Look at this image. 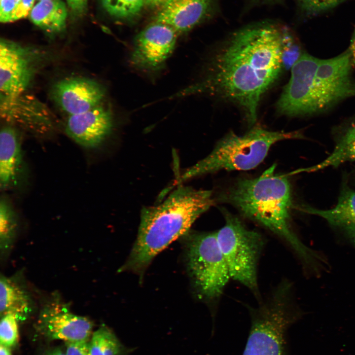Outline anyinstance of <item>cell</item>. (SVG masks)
<instances>
[{"label": "cell", "instance_id": "1", "mask_svg": "<svg viewBox=\"0 0 355 355\" xmlns=\"http://www.w3.org/2000/svg\"><path fill=\"white\" fill-rule=\"evenodd\" d=\"M282 28L259 24L234 33L217 52L208 77L184 94L209 92L236 103L253 125L262 95L283 69Z\"/></svg>", "mask_w": 355, "mask_h": 355}, {"label": "cell", "instance_id": "2", "mask_svg": "<svg viewBox=\"0 0 355 355\" xmlns=\"http://www.w3.org/2000/svg\"><path fill=\"white\" fill-rule=\"evenodd\" d=\"M275 169L274 164L257 178L237 180L219 199L281 238L305 266L317 271L325 260L293 232L290 224V211L293 205L290 184L287 176L277 174Z\"/></svg>", "mask_w": 355, "mask_h": 355}, {"label": "cell", "instance_id": "3", "mask_svg": "<svg viewBox=\"0 0 355 355\" xmlns=\"http://www.w3.org/2000/svg\"><path fill=\"white\" fill-rule=\"evenodd\" d=\"M214 203L212 191L179 185L160 204L143 208L136 240L121 271L142 272Z\"/></svg>", "mask_w": 355, "mask_h": 355}, {"label": "cell", "instance_id": "4", "mask_svg": "<svg viewBox=\"0 0 355 355\" xmlns=\"http://www.w3.org/2000/svg\"><path fill=\"white\" fill-rule=\"evenodd\" d=\"M300 131L284 132L255 126L243 135H226L206 157L186 169L176 178L178 185L189 179L219 171L249 170L259 165L271 146L287 139L302 138Z\"/></svg>", "mask_w": 355, "mask_h": 355}, {"label": "cell", "instance_id": "5", "mask_svg": "<svg viewBox=\"0 0 355 355\" xmlns=\"http://www.w3.org/2000/svg\"><path fill=\"white\" fill-rule=\"evenodd\" d=\"M291 284L282 282L268 299L250 308V328L243 355H286V333L299 318Z\"/></svg>", "mask_w": 355, "mask_h": 355}, {"label": "cell", "instance_id": "6", "mask_svg": "<svg viewBox=\"0 0 355 355\" xmlns=\"http://www.w3.org/2000/svg\"><path fill=\"white\" fill-rule=\"evenodd\" d=\"M225 223L217 232L218 245L227 265L231 279L259 297L257 268L264 245L257 231L248 229L236 216L225 209Z\"/></svg>", "mask_w": 355, "mask_h": 355}, {"label": "cell", "instance_id": "7", "mask_svg": "<svg viewBox=\"0 0 355 355\" xmlns=\"http://www.w3.org/2000/svg\"><path fill=\"white\" fill-rule=\"evenodd\" d=\"M186 253L188 271L198 296L209 302L217 300L231 278L216 232L191 234Z\"/></svg>", "mask_w": 355, "mask_h": 355}, {"label": "cell", "instance_id": "8", "mask_svg": "<svg viewBox=\"0 0 355 355\" xmlns=\"http://www.w3.org/2000/svg\"><path fill=\"white\" fill-rule=\"evenodd\" d=\"M352 68L348 49L335 57L320 59L312 84L316 113L328 109L344 99L355 96Z\"/></svg>", "mask_w": 355, "mask_h": 355}, {"label": "cell", "instance_id": "9", "mask_svg": "<svg viewBox=\"0 0 355 355\" xmlns=\"http://www.w3.org/2000/svg\"><path fill=\"white\" fill-rule=\"evenodd\" d=\"M41 59L38 51L1 39L0 94L16 95L24 93L34 78Z\"/></svg>", "mask_w": 355, "mask_h": 355}, {"label": "cell", "instance_id": "10", "mask_svg": "<svg viewBox=\"0 0 355 355\" xmlns=\"http://www.w3.org/2000/svg\"><path fill=\"white\" fill-rule=\"evenodd\" d=\"M36 326L49 339L66 343L89 341L93 328L91 320L72 313L69 305L56 295L42 308Z\"/></svg>", "mask_w": 355, "mask_h": 355}, {"label": "cell", "instance_id": "11", "mask_svg": "<svg viewBox=\"0 0 355 355\" xmlns=\"http://www.w3.org/2000/svg\"><path fill=\"white\" fill-rule=\"evenodd\" d=\"M320 61L303 53L292 67L290 78L276 104L280 114L296 116L316 113L312 84Z\"/></svg>", "mask_w": 355, "mask_h": 355}, {"label": "cell", "instance_id": "12", "mask_svg": "<svg viewBox=\"0 0 355 355\" xmlns=\"http://www.w3.org/2000/svg\"><path fill=\"white\" fill-rule=\"evenodd\" d=\"M177 35L169 26L154 22L136 36L130 56L131 64L145 71L161 69L173 52Z\"/></svg>", "mask_w": 355, "mask_h": 355}, {"label": "cell", "instance_id": "13", "mask_svg": "<svg viewBox=\"0 0 355 355\" xmlns=\"http://www.w3.org/2000/svg\"><path fill=\"white\" fill-rule=\"evenodd\" d=\"M51 95L57 105L69 115L81 113L101 105L105 96L103 86L91 78H64L52 87Z\"/></svg>", "mask_w": 355, "mask_h": 355}, {"label": "cell", "instance_id": "14", "mask_svg": "<svg viewBox=\"0 0 355 355\" xmlns=\"http://www.w3.org/2000/svg\"><path fill=\"white\" fill-rule=\"evenodd\" d=\"M0 103L1 117L9 123L37 131H47L52 127L51 112L32 95L0 94Z\"/></svg>", "mask_w": 355, "mask_h": 355}, {"label": "cell", "instance_id": "15", "mask_svg": "<svg viewBox=\"0 0 355 355\" xmlns=\"http://www.w3.org/2000/svg\"><path fill=\"white\" fill-rule=\"evenodd\" d=\"M112 125L110 110L100 105L87 111L69 115L65 123V131L79 145L86 148H94L109 134Z\"/></svg>", "mask_w": 355, "mask_h": 355}, {"label": "cell", "instance_id": "16", "mask_svg": "<svg viewBox=\"0 0 355 355\" xmlns=\"http://www.w3.org/2000/svg\"><path fill=\"white\" fill-rule=\"evenodd\" d=\"M218 0H169L154 22L167 25L177 34L188 32L217 9Z\"/></svg>", "mask_w": 355, "mask_h": 355}, {"label": "cell", "instance_id": "17", "mask_svg": "<svg viewBox=\"0 0 355 355\" xmlns=\"http://www.w3.org/2000/svg\"><path fill=\"white\" fill-rule=\"evenodd\" d=\"M299 210L325 219L330 225L340 229L355 247V191L343 190L336 206L329 210H322L303 206Z\"/></svg>", "mask_w": 355, "mask_h": 355}, {"label": "cell", "instance_id": "18", "mask_svg": "<svg viewBox=\"0 0 355 355\" xmlns=\"http://www.w3.org/2000/svg\"><path fill=\"white\" fill-rule=\"evenodd\" d=\"M33 301L24 284L15 277L1 275L0 315L12 314L18 321L25 320L33 311Z\"/></svg>", "mask_w": 355, "mask_h": 355}, {"label": "cell", "instance_id": "19", "mask_svg": "<svg viewBox=\"0 0 355 355\" xmlns=\"http://www.w3.org/2000/svg\"><path fill=\"white\" fill-rule=\"evenodd\" d=\"M20 136L15 128L6 126L0 133V185L10 186L16 180L22 162Z\"/></svg>", "mask_w": 355, "mask_h": 355}, {"label": "cell", "instance_id": "20", "mask_svg": "<svg viewBox=\"0 0 355 355\" xmlns=\"http://www.w3.org/2000/svg\"><path fill=\"white\" fill-rule=\"evenodd\" d=\"M29 15L35 25L48 33L58 34L66 28L67 10L61 0L39 1Z\"/></svg>", "mask_w": 355, "mask_h": 355}, {"label": "cell", "instance_id": "21", "mask_svg": "<svg viewBox=\"0 0 355 355\" xmlns=\"http://www.w3.org/2000/svg\"><path fill=\"white\" fill-rule=\"evenodd\" d=\"M347 161H355V121L352 123L336 142L332 153L321 162L293 172H314L329 167H336Z\"/></svg>", "mask_w": 355, "mask_h": 355}, {"label": "cell", "instance_id": "22", "mask_svg": "<svg viewBox=\"0 0 355 355\" xmlns=\"http://www.w3.org/2000/svg\"><path fill=\"white\" fill-rule=\"evenodd\" d=\"M89 350L91 355H128L134 350L125 346L105 325L93 332Z\"/></svg>", "mask_w": 355, "mask_h": 355}, {"label": "cell", "instance_id": "23", "mask_svg": "<svg viewBox=\"0 0 355 355\" xmlns=\"http://www.w3.org/2000/svg\"><path fill=\"white\" fill-rule=\"evenodd\" d=\"M16 215L12 206L5 197L0 201V248L1 254H6L11 248L17 230Z\"/></svg>", "mask_w": 355, "mask_h": 355}, {"label": "cell", "instance_id": "24", "mask_svg": "<svg viewBox=\"0 0 355 355\" xmlns=\"http://www.w3.org/2000/svg\"><path fill=\"white\" fill-rule=\"evenodd\" d=\"M101 1L109 15L122 19L136 17L145 6V0H101Z\"/></svg>", "mask_w": 355, "mask_h": 355}, {"label": "cell", "instance_id": "25", "mask_svg": "<svg viewBox=\"0 0 355 355\" xmlns=\"http://www.w3.org/2000/svg\"><path fill=\"white\" fill-rule=\"evenodd\" d=\"M282 62L283 68L288 70L304 53L298 40L287 27H282Z\"/></svg>", "mask_w": 355, "mask_h": 355}, {"label": "cell", "instance_id": "26", "mask_svg": "<svg viewBox=\"0 0 355 355\" xmlns=\"http://www.w3.org/2000/svg\"><path fill=\"white\" fill-rule=\"evenodd\" d=\"M35 0H1L0 21L6 23L22 19L30 14Z\"/></svg>", "mask_w": 355, "mask_h": 355}, {"label": "cell", "instance_id": "27", "mask_svg": "<svg viewBox=\"0 0 355 355\" xmlns=\"http://www.w3.org/2000/svg\"><path fill=\"white\" fill-rule=\"evenodd\" d=\"M0 317V344L10 348L14 347L19 339L18 321L12 314H6Z\"/></svg>", "mask_w": 355, "mask_h": 355}, {"label": "cell", "instance_id": "28", "mask_svg": "<svg viewBox=\"0 0 355 355\" xmlns=\"http://www.w3.org/2000/svg\"><path fill=\"white\" fill-rule=\"evenodd\" d=\"M304 16L312 17L329 10L347 0H295Z\"/></svg>", "mask_w": 355, "mask_h": 355}, {"label": "cell", "instance_id": "29", "mask_svg": "<svg viewBox=\"0 0 355 355\" xmlns=\"http://www.w3.org/2000/svg\"><path fill=\"white\" fill-rule=\"evenodd\" d=\"M66 345V355H91L89 341L67 342Z\"/></svg>", "mask_w": 355, "mask_h": 355}, {"label": "cell", "instance_id": "30", "mask_svg": "<svg viewBox=\"0 0 355 355\" xmlns=\"http://www.w3.org/2000/svg\"><path fill=\"white\" fill-rule=\"evenodd\" d=\"M68 6L76 15L82 14L86 9L88 0H66Z\"/></svg>", "mask_w": 355, "mask_h": 355}, {"label": "cell", "instance_id": "31", "mask_svg": "<svg viewBox=\"0 0 355 355\" xmlns=\"http://www.w3.org/2000/svg\"><path fill=\"white\" fill-rule=\"evenodd\" d=\"M348 49L350 53L352 67L355 68V27L351 40L350 45Z\"/></svg>", "mask_w": 355, "mask_h": 355}, {"label": "cell", "instance_id": "32", "mask_svg": "<svg viewBox=\"0 0 355 355\" xmlns=\"http://www.w3.org/2000/svg\"><path fill=\"white\" fill-rule=\"evenodd\" d=\"M169 0H145V5L149 7L161 6Z\"/></svg>", "mask_w": 355, "mask_h": 355}, {"label": "cell", "instance_id": "33", "mask_svg": "<svg viewBox=\"0 0 355 355\" xmlns=\"http://www.w3.org/2000/svg\"><path fill=\"white\" fill-rule=\"evenodd\" d=\"M0 355H12L10 348L0 344Z\"/></svg>", "mask_w": 355, "mask_h": 355}, {"label": "cell", "instance_id": "34", "mask_svg": "<svg viewBox=\"0 0 355 355\" xmlns=\"http://www.w3.org/2000/svg\"><path fill=\"white\" fill-rule=\"evenodd\" d=\"M44 355H66L60 349H56L48 351Z\"/></svg>", "mask_w": 355, "mask_h": 355}, {"label": "cell", "instance_id": "35", "mask_svg": "<svg viewBox=\"0 0 355 355\" xmlns=\"http://www.w3.org/2000/svg\"></svg>", "mask_w": 355, "mask_h": 355}, {"label": "cell", "instance_id": "36", "mask_svg": "<svg viewBox=\"0 0 355 355\" xmlns=\"http://www.w3.org/2000/svg\"><path fill=\"white\" fill-rule=\"evenodd\" d=\"M38 0L41 1V0Z\"/></svg>", "mask_w": 355, "mask_h": 355}]
</instances>
